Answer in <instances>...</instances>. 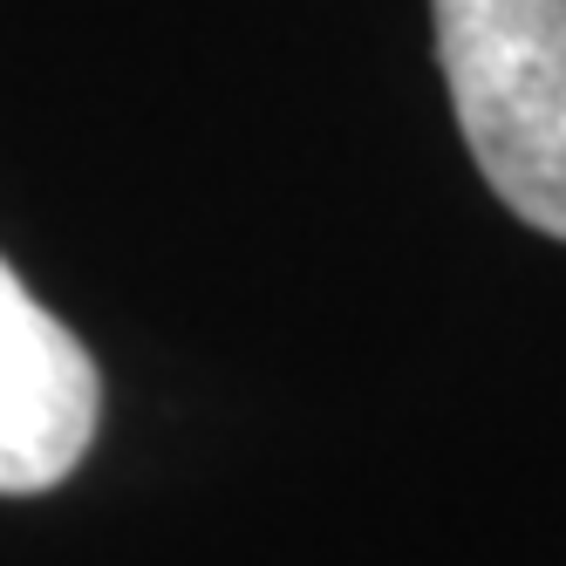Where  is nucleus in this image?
Listing matches in <instances>:
<instances>
[{"label":"nucleus","mask_w":566,"mask_h":566,"mask_svg":"<svg viewBox=\"0 0 566 566\" xmlns=\"http://www.w3.org/2000/svg\"><path fill=\"white\" fill-rule=\"evenodd\" d=\"M458 130L505 206L566 239V0H430Z\"/></svg>","instance_id":"nucleus-1"},{"label":"nucleus","mask_w":566,"mask_h":566,"mask_svg":"<svg viewBox=\"0 0 566 566\" xmlns=\"http://www.w3.org/2000/svg\"><path fill=\"white\" fill-rule=\"evenodd\" d=\"M103 417L90 348L0 260V499H34L83 464Z\"/></svg>","instance_id":"nucleus-2"}]
</instances>
